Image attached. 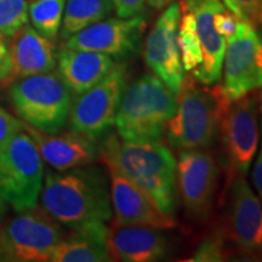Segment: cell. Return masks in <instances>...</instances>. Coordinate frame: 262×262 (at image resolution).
Masks as SVG:
<instances>
[{
    "label": "cell",
    "instance_id": "f546056e",
    "mask_svg": "<svg viewBox=\"0 0 262 262\" xmlns=\"http://www.w3.org/2000/svg\"><path fill=\"white\" fill-rule=\"evenodd\" d=\"M118 17L129 18L145 14L147 0H112Z\"/></svg>",
    "mask_w": 262,
    "mask_h": 262
},
{
    "label": "cell",
    "instance_id": "484cf974",
    "mask_svg": "<svg viewBox=\"0 0 262 262\" xmlns=\"http://www.w3.org/2000/svg\"><path fill=\"white\" fill-rule=\"evenodd\" d=\"M228 250L226 248V241L222 237L221 232H216L204 241L196 248V251L191 262H220L227 260Z\"/></svg>",
    "mask_w": 262,
    "mask_h": 262
},
{
    "label": "cell",
    "instance_id": "5b68a950",
    "mask_svg": "<svg viewBox=\"0 0 262 262\" xmlns=\"http://www.w3.org/2000/svg\"><path fill=\"white\" fill-rule=\"evenodd\" d=\"M8 95L12 110L28 126L56 134L67 124L72 93L56 72L12 81Z\"/></svg>",
    "mask_w": 262,
    "mask_h": 262
},
{
    "label": "cell",
    "instance_id": "52a82bcc",
    "mask_svg": "<svg viewBox=\"0 0 262 262\" xmlns=\"http://www.w3.org/2000/svg\"><path fill=\"white\" fill-rule=\"evenodd\" d=\"M67 233L41 208L17 211L0 231V261L48 262Z\"/></svg>",
    "mask_w": 262,
    "mask_h": 262
},
{
    "label": "cell",
    "instance_id": "6da1fadb",
    "mask_svg": "<svg viewBox=\"0 0 262 262\" xmlns=\"http://www.w3.org/2000/svg\"><path fill=\"white\" fill-rule=\"evenodd\" d=\"M40 208L68 228L103 222L113 217L111 183L107 172L97 165L78 166L44 173Z\"/></svg>",
    "mask_w": 262,
    "mask_h": 262
},
{
    "label": "cell",
    "instance_id": "5bb4252c",
    "mask_svg": "<svg viewBox=\"0 0 262 262\" xmlns=\"http://www.w3.org/2000/svg\"><path fill=\"white\" fill-rule=\"evenodd\" d=\"M181 6L171 3L159 16L145 42L143 57L147 67L173 94L178 95L185 79L178 40Z\"/></svg>",
    "mask_w": 262,
    "mask_h": 262
},
{
    "label": "cell",
    "instance_id": "d6a6232c",
    "mask_svg": "<svg viewBox=\"0 0 262 262\" xmlns=\"http://www.w3.org/2000/svg\"><path fill=\"white\" fill-rule=\"evenodd\" d=\"M150 8L156 10H162L166 6H169L171 3L175 2V0H147Z\"/></svg>",
    "mask_w": 262,
    "mask_h": 262
},
{
    "label": "cell",
    "instance_id": "3957f363",
    "mask_svg": "<svg viewBox=\"0 0 262 262\" xmlns=\"http://www.w3.org/2000/svg\"><path fill=\"white\" fill-rule=\"evenodd\" d=\"M176 100L175 113L165 126L169 145L178 150L211 147L219 136L222 117L233 101L222 84L206 88L192 74L185 75Z\"/></svg>",
    "mask_w": 262,
    "mask_h": 262
},
{
    "label": "cell",
    "instance_id": "2e32d148",
    "mask_svg": "<svg viewBox=\"0 0 262 262\" xmlns=\"http://www.w3.org/2000/svg\"><path fill=\"white\" fill-rule=\"evenodd\" d=\"M111 183V201L114 220L123 225L149 226L159 229L176 227L175 217L160 210L142 188L139 187L123 173L114 169H107Z\"/></svg>",
    "mask_w": 262,
    "mask_h": 262
},
{
    "label": "cell",
    "instance_id": "4dcf8cb0",
    "mask_svg": "<svg viewBox=\"0 0 262 262\" xmlns=\"http://www.w3.org/2000/svg\"><path fill=\"white\" fill-rule=\"evenodd\" d=\"M11 73V58H10L9 44L6 39L0 35V84L6 83Z\"/></svg>",
    "mask_w": 262,
    "mask_h": 262
},
{
    "label": "cell",
    "instance_id": "30bf717a",
    "mask_svg": "<svg viewBox=\"0 0 262 262\" xmlns=\"http://www.w3.org/2000/svg\"><path fill=\"white\" fill-rule=\"evenodd\" d=\"M219 183V166L208 148L179 150L176 189L192 220L204 221L210 215Z\"/></svg>",
    "mask_w": 262,
    "mask_h": 262
},
{
    "label": "cell",
    "instance_id": "836d02e7",
    "mask_svg": "<svg viewBox=\"0 0 262 262\" xmlns=\"http://www.w3.org/2000/svg\"><path fill=\"white\" fill-rule=\"evenodd\" d=\"M6 211H8V204L0 198V231H2L3 225L6 220Z\"/></svg>",
    "mask_w": 262,
    "mask_h": 262
},
{
    "label": "cell",
    "instance_id": "e575fe53",
    "mask_svg": "<svg viewBox=\"0 0 262 262\" xmlns=\"http://www.w3.org/2000/svg\"><path fill=\"white\" fill-rule=\"evenodd\" d=\"M260 96H261V101H262V93H261V95H260Z\"/></svg>",
    "mask_w": 262,
    "mask_h": 262
},
{
    "label": "cell",
    "instance_id": "ac0fdd59",
    "mask_svg": "<svg viewBox=\"0 0 262 262\" xmlns=\"http://www.w3.org/2000/svg\"><path fill=\"white\" fill-rule=\"evenodd\" d=\"M25 130L37 145L42 160L58 171L93 164L98 159V140L84 134L72 130L49 134L27 124H25Z\"/></svg>",
    "mask_w": 262,
    "mask_h": 262
},
{
    "label": "cell",
    "instance_id": "7a4b0ae2",
    "mask_svg": "<svg viewBox=\"0 0 262 262\" xmlns=\"http://www.w3.org/2000/svg\"><path fill=\"white\" fill-rule=\"evenodd\" d=\"M98 142V159L107 169H114L136 183L164 214L175 217L176 162L163 141L131 142L118 134L107 133Z\"/></svg>",
    "mask_w": 262,
    "mask_h": 262
},
{
    "label": "cell",
    "instance_id": "603a6c76",
    "mask_svg": "<svg viewBox=\"0 0 262 262\" xmlns=\"http://www.w3.org/2000/svg\"><path fill=\"white\" fill-rule=\"evenodd\" d=\"M64 0H35L29 6V18L37 31L50 40L57 37L64 11Z\"/></svg>",
    "mask_w": 262,
    "mask_h": 262
},
{
    "label": "cell",
    "instance_id": "7402d4cb",
    "mask_svg": "<svg viewBox=\"0 0 262 262\" xmlns=\"http://www.w3.org/2000/svg\"><path fill=\"white\" fill-rule=\"evenodd\" d=\"M112 0H67L61 25L64 40L89 26L107 18L113 11Z\"/></svg>",
    "mask_w": 262,
    "mask_h": 262
},
{
    "label": "cell",
    "instance_id": "1f68e13d",
    "mask_svg": "<svg viewBox=\"0 0 262 262\" xmlns=\"http://www.w3.org/2000/svg\"><path fill=\"white\" fill-rule=\"evenodd\" d=\"M261 147L260 150H258V156L256 159V163L254 165V170H253V182L255 188L260 195L261 201H262V119H261Z\"/></svg>",
    "mask_w": 262,
    "mask_h": 262
},
{
    "label": "cell",
    "instance_id": "cb8c5ba5",
    "mask_svg": "<svg viewBox=\"0 0 262 262\" xmlns=\"http://www.w3.org/2000/svg\"><path fill=\"white\" fill-rule=\"evenodd\" d=\"M178 40L183 70L193 71L202 63L203 55L196 34L195 18L191 11H181Z\"/></svg>",
    "mask_w": 262,
    "mask_h": 262
},
{
    "label": "cell",
    "instance_id": "277c9868",
    "mask_svg": "<svg viewBox=\"0 0 262 262\" xmlns=\"http://www.w3.org/2000/svg\"><path fill=\"white\" fill-rule=\"evenodd\" d=\"M176 95L157 75L145 74L124 90L116 122L118 135L131 142L163 141L176 111Z\"/></svg>",
    "mask_w": 262,
    "mask_h": 262
},
{
    "label": "cell",
    "instance_id": "d6986e66",
    "mask_svg": "<svg viewBox=\"0 0 262 262\" xmlns=\"http://www.w3.org/2000/svg\"><path fill=\"white\" fill-rule=\"evenodd\" d=\"M11 73L6 83L55 71L57 52L54 42L28 24L11 37L9 44Z\"/></svg>",
    "mask_w": 262,
    "mask_h": 262
},
{
    "label": "cell",
    "instance_id": "f1b7e54d",
    "mask_svg": "<svg viewBox=\"0 0 262 262\" xmlns=\"http://www.w3.org/2000/svg\"><path fill=\"white\" fill-rule=\"evenodd\" d=\"M22 130H25V123L0 107V142L11 139Z\"/></svg>",
    "mask_w": 262,
    "mask_h": 262
},
{
    "label": "cell",
    "instance_id": "44dd1931",
    "mask_svg": "<svg viewBox=\"0 0 262 262\" xmlns=\"http://www.w3.org/2000/svg\"><path fill=\"white\" fill-rule=\"evenodd\" d=\"M107 224L93 222L71 228L57 245L51 262H104L111 261L106 248Z\"/></svg>",
    "mask_w": 262,
    "mask_h": 262
},
{
    "label": "cell",
    "instance_id": "e0dca14e",
    "mask_svg": "<svg viewBox=\"0 0 262 262\" xmlns=\"http://www.w3.org/2000/svg\"><path fill=\"white\" fill-rule=\"evenodd\" d=\"M181 11L194 15L196 34L201 42L203 61L192 71L195 80L203 85H214L221 78L226 39L214 27V15L225 9L221 0H182Z\"/></svg>",
    "mask_w": 262,
    "mask_h": 262
},
{
    "label": "cell",
    "instance_id": "4fadbf2b",
    "mask_svg": "<svg viewBox=\"0 0 262 262\" xmlns=\"http://www.w3.org/2000/svg\"><path fill=\"white\" fill-rule=\"evenodd\" d=\"M146 26L145 14L129 18H104L72 35L66 40L64 47L125 60L140 52Z\"/></svg>",
    "mask_w": 262,
    "mask_h": 262
},
{
    "label": "cell",
    "instance_id": "9a60e30c",
    "mask_svg": "<svg viewBox=\"0 0 262 262\" xmlns=\"http://www.w3.org/2000/svg\"><path fill=\"white\" fill-rule=\"evenodd\" d=\"M106 248L111 261L122 262L166 260L171 250L168 238L159 228L123 225L114 219L107 226Z\"/></svg>",
    "mask_w": 262,
    "mask_h": 262
},
{
    "label": "cell",
    "instance_id": "8fae6325",
    "mask_svg": "<svg viewBox=\"0 0 262 262\" xmlns=\"http://www.w3.org/2000/svg\"><path fill=\"white\" fill-rule=\"evenodd\" d=\"M226 224L221 234L237 253L247 257H262V205L245 176L229 183ZM224 193V194H225Z\"/></svg>",
    "mask_w": 262,
    "mask_h": 262
},
{
    "label": "cell",
    "instance_id": "4316f807",
    "mask_svg": "<svg viewBox=\"0 0 262 262\" xmlns=\"http://www.w3.org/2000/svg\"><path fill=\"white\" fill-rule=\"evenodd\" d=\"M239 21L257 28L262 26V0H222Z\"/></svg>",
    "mask_w": 262,
    "mask_h": 262
},
{
    "label": "cell",
    "instance_id": "d4e9b609",
    "mask_svg": "<svg viewBox=\"0 0 262 262\" xmlns=\"http://www.w3.org/2000/svg\"><path fill=\"white\" fill-rule=\"evenodd\" d=\"M27 0H0V35L11 38L28 24Z\"/></svg>",
    "mask_w": 262,
    "mask_h": 262
},
{
    "label": "cell",
    "instance_id": "7c38bea8",
    "mask_svg": "<svg viewBox=\"0 0 262 262\" xmlns=\"http://www.w3.org/2000/svg\"><path fill=\"white\" fill-rule=\"evenodd\" d=\"M224 88L231 100L262 88V39L254 27L239 21L237 31L226 40Z\"/></svg>",
    "mask_w": 262,
    "mask_h": 262
},
{
    "label": "cell",
    "instance_id": "ba28073f",
    "mask_svg": "<svg viewBox=\"0 0 262 262\" xmlns=\"http://www.w3.org/2000/svg\"><path fill=\"white\" fill-rule=\"evenodd\" d=\"M219 136L226 170V191L235 176H247L257 152L260 129L257 100L253 93L229 103L221 119Z\"/></svg>",
    "mask_w": 262,
    "mask_h": 262
},
{
    "label": "cell",
    "instance_id": "83f0119b",
    "mask_svg": "<svg viewBox=\"0 0 262 262\" xmlns=\"http://www.w3.org/2000/svg\"><path fill=\"white\" fill-rule=\"evenodd\" d=\"M239 19L231 11H226L222 9L214 15V27L220 35H222L226 40L231 38L237 31Z\"/></svg>",
    "mask_w": 262,
    "mask_h": 262
},
{
    "label": "cell",
    "instance_id": "9c48e42d",
    "mask_svg": "<svg viewBox=\"0 0 262 262\" xmlns=\"http://www.w3.org/2000/svg\"><path fill=\"white\" fill-rule=\"evenodd\" d=\"M127 84L125 63H116L106 77L72 98L68 125L72 131L100 140L110 133Z\"/></svg>",
    "mask_w": 262,
    "mask_h": 262
},
{
    "label": "cell",
    "instance_id": "ffe728a7",
    "mask_svg": "<svg viewBox=\"0 0 262 262\" xmlns=\"http://www.w3.org/2000/svg\"><path fill=\"white\" fill-rule=\"evenodd\" d=\"M111 56L63 47L57 52V73L72 95H79L102 80L114 67Z\"/></svg>",
    "mask_w": 262,
    "mask_h": 262
},
{
    "label": "cell",
    "instance_id": "8992f818",
    "mask_svg": "<svg viewBox=\"0 0 262 262\" xmlns=\"http://www.w3.org/2000/svg\"><path fill=\"white\" fill-rule=\"evenodd\" d=\"M44 173V160L27 131L0 142V198L16 212L38 205Z\"/></svg>",
    "mask_w": 262,
    "mask_h": 262
}]
</instances>
